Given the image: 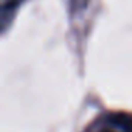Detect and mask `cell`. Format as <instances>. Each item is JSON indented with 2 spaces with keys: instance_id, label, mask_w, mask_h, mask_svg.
<instances>
[{
  "instance_id": "obj_1",
  "label": "cell",
  "mask_w": 132,
  "mask_h": 132,
  "mask_svg": "<svg viewBox=\"0 0 132 132\" xmlns=\"http://www.w3.org/2000/svg\"><path fill=\"white\" fill-rule=\"evenodd\" d=\"M102 132H111V131H102Z\"/></svg>"
}]
</instances>
